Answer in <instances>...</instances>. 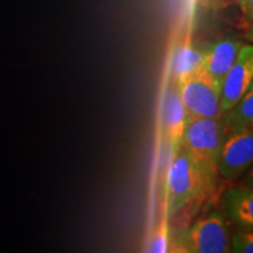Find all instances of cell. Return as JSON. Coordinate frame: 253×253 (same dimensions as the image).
<instances>
[{
    "mask_svg": "<svg viewBox=\"0 0 253 253\" xmlns=\"http://www.w3.org/2000/svg\"><path fill=\"white\" fill-rule=\"evenodd\" d=\"M246 37H248V39L250 41H252L253 42V21L249 25L248 27H246Z\"/></svg>",
    "mask_w": 253,
    "mask_h": 253,
    "instance_id": "2e32d148",
    "label": "cell"
},
{
    "mask_svg": "<svg viewBox=\"0 0 253 253\" xmlns=\"http://www.w3.org/2000/svg\"><path fill=\"white\" fill-rule=\"evenodd\" d=\"M223 116L189 119L179 145L203 173L210 188L216 182L221 147L229 131Z\"/></svg>",
    "mask_w": 253,
    "mask_h": 253,
    "instance_id": "6da1fadb",
    "label": "cell"
},
{
    "mask_svg": "<svg viewBox=\"0 0 253 253\" xmlns=\"http://www.w3.org/2000/svg\"><path fill=\"white\" fill-rule=\"evenodd\" d=\"M163 116L164 132H166V137L172 154L181 145L183 134H184L186 123L189 120L176 81L172 82L167 91Z\"/></svg>",
    "mask_w": 253,
    "mask_h": 253,
    "instance_id": "52a82bcc",
    "label": "cell"
},
{
    "mask_svg": "<svg viewBox=\"0 0 253 253\" xmlns=\"http://www.w3.org/2000/svg\"><path fill=\"white\" fill-rule=\"evenodd\" d=\"M230 252L253 253V230H239L231 237Z\"/></svg>",
    "mask_w": 253,
    "mask_h": 253,
    "instance_id": "4fadbf2b",
    "label": "cell"
},
{
    "mask_svg": "<svg viewBox=\"0 0 253 253\" xmlns=\"http://www.w3.org/2000/svg\"><path fill=\"white\" fill-rule=\"evenodd\" d=\"M226 217L240 230H253V186L236 185L223 198Z\"/></svg>",
    "mask_w": 253,
    "mask_h": 253,
    "instance_id": "9c48e42d",
    "label": "cell"
},
{
    "mask_svg": "<svg viewBox=\"0 0 253 253\" xmlns=\"http://www.w3.org/2000/svg\"><path fill=\"white\" fill-rule=\"evenodd\" d=\"M230 240L225 214L214 211L182 230L173 248L177 252L226 253L230 252Z\"/></svg>",
    "mask_w": 253,
    "mask_h": 253,
    "instance_id": "3957f363",
    "label": "cell"
},
{
    "mask_svg": "<svg viewBox=\"0 0 253 253\" xmlns=\"http://www.w3.org/2000/svg\"><path fill=\"white\" fill-rule=\"evenodd\" d=\"M243 45L244 43L236 38H225L207 49L204 68L219 89Z\"/></svg>",
    "mask_w": 253,
    "mask_h": 253,
    "instance_id": "ba28073f",
    "label": "cell"
},
{
    "mask_svg": "<svg viewBox=\"0 0 253 253\" xmlns=\"http://www.w3.org/2000/svg\"><path fill=\"white\" fill-rule=\"evenodd\" d=\"M250 91H253V80H252V82H251V86H250V89H249Z\"/></svg>",
    "mask_w": 253,
    "mask_h": 253,
    "instance_id": "ac0fdd59",
    "label": "cell"
},
{
    "mask_svg": "<svg viewBox=\"0 0 253 253\" xmlns=\"http://www.w3.org/2000/svg\"><path fill=\"white\" fill-rule=\"evenodd\" d=\"M176 82L188 119H218L224 115L220 89L205 68Z\"/></svg>",
    "mask_w": 253,
    "mask_h": 253,
    "instance_id": "277c9868",
    "label": "cell"
},
{
    "mask_svg": "<svg viewBox=\"0 0 253 253\" xmlns=\"http://www.w3.org/2000/svg\"><path fill=\"white\" fill-rule=\"evenodd\" d=\"M236 1H237V4H238V6H239L240 11H242L243 7H244L245 4H246V1H248V0H236Z\"/></svg>",
    "mask_w": 253,
    "mask_h": 253,
    "instance_id": "e0dca14e",
    "label": "cell"
},
{
    "mask_svg": "<svg viewBox=\"0 0 253 253\" xmlns=\"http://www.w3.org/2000/svg\"><path fill=\"white\" fill-rule=\"evenodd\" d=\"M245 184L253 186V166L248 170V175L245 178Z\"/></svg>",
    "mask_w": 253,
    "mask_h": 253,
    "instance_id": "9a60e30c",
    "label": "cell"
},
{
    "mask_svg": "<svg viewBox=\"0 0 253 253\" xmlns=\"http://www.w3.org/2000/svg\"><path fill=\"white\" fill-rule=\"evenodd\" d=\"M209 189L211 188L203 173L191 162L188 155L181 148L173 151L167 175L168 218L173 217L186 205L202 197Z\"/></svg>",
    "mask_w": 253,
    "mask_h": 253,
    "instance_id": "7a4b0ae2",
    "label": "cell"
},
{
    "mask_svg": "<svg viewBox=\"0 0 253 253\" xmlns=\"http://www.w3.org/2000/svg\"><path fill=\"white\" fill-rule=\"evenodd\" d=\"M253 80V43L243 45L235 63L220 87V104L223 113L232 108L248 93Z\"/></svg>",
    "mask_w": 253,
    "mask_h": 253,
    "instance_id": "8992f818",
    "label": "cell"
},
{
    "mask_svg": "<svg viewBox=\"0 0 253 253\" xmlns=\"http://www.w3.org/2000/svg\"><path fill=\"white\" fill-rule=\"evenodd\" d=\"M171 248L169 227H168V216L166 214L151 231L147 245H145V252L166 253L171 251Z\"/></svg>",
    "mask_w": 253,
    "mask_h": 253,
    "instance_id": "7c38bea8",
    "label": "cell"
},
{
    "mask_svg": "<svg viewBox=\"0 0 253 253\" xmlns=\"http://www.w3.org/2000/svg\"><path fill=\"white\" fill-rule=\"evenodd\" d=\"M223 118L229 131L253 129V91L249 90Z\"/></svg>",
    "mask_w": 253,
    "mask_h": 253,
    "instance_id": "8fae6325",
    "label": "cell"
},
{
    "mask_svg": "<svg viewBox=\"0 0 253 253\" xmlns=\"http://www.w3.org/2000/svg\"><path fill=\"white\" fill-rule=\"evenodd\" d=\"M207 49L196 48L189 38L176 53L172 65L173 81H179L204 68Z\"/></svg>",
    "mask_w": 253,
    "mask_h": 253,
    "instance_id": "30bf717a",
    "label": "cell"
},
{
    "mask_svg": "<svg viewBox=\"0 0 253 253\" xmlns=\"http://www.w3.org/2000/svg\"><path fill=\"white\" fill-rule=\"evenodd\" d=\"M253 21V0H248L242 9V24L248 27Z\"/></svg>",
    "mask_w": 253,
    "mask_h": 253,
    "instance_id": "5bb4252c",
    "label": "cell"
},
{
    "mask_svg": "<svg viewBox=\"0 0 253 253\" xmlns=\"http://www.w3.org/2000/svg\"><path fill=\"white\" fill-rule=\"evenodd\" d=\"M252 166L253 129L227 131L218 162V176L235 181Z\"/></svg>",
    "mask_w": 253,
    "mask_h": 253,
    "instance_id": "5b68a950",
    "label": "cell"
}]
</instances>
